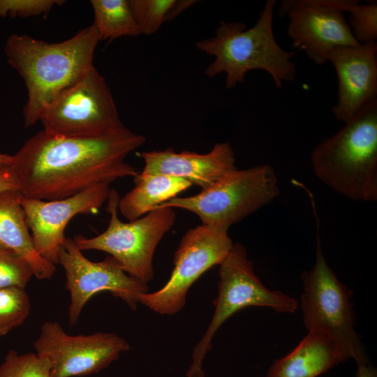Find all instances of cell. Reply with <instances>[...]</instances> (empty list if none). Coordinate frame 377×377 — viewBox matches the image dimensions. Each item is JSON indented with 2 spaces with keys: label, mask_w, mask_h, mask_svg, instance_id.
<instances>
[{
  "label": "cell",
  "mask_w": 377,
  "mask_h": 377,
  "mask_svg": "<svg viewBox=\"0 0 377 377\" xmlns=\"http://www.w3.org/2000/svg\"><path fill=\"white\" fill-rule=\"evenodd\" d=\"M11 162H12V156H10L6 154H0V163L11 164Z\"/></svg>",
  "instance_id": "30"
},
{
  "label": "cell",
  "mask_w": 377,
  "mask_h": 377,
  "mask_svg": "<svg viewBox=\"0 0 377 377\" xmlns=\"http://www.w3.org/2000/svg\"><path fill=\"white\" fill-rule=\"evenodd\" d=\"M35 353L50 364V377H75L93 374L108 367L129 343L114 333L71 335L56 321L41 325L34 342Z\"/></svg>",
  "instance_id": "12"
},
{
  "label": "cell",
  "mask_w": 377,
  "mask_h": 377,
  "mask_svg": "<svg viewBox=\"0 0 377 377\" xmlns=\"http://www.w3.org/2000/svg\"><path fill=\"white\" fill-rule=\"evenodd\" d=\"M302 320L308 332L320 333L335 345L343 359L357 365L368 362L364 346L355 328L351 291L328 265L317 235L316 261L301 274Z\"/></svg>",
  "instance_id": "5"
},
{
  "label": "cell",
  "mask_w": 377,
  "mask_h": 377,
  "mask_svg": "<svg viewBox=\"0 0 377 377\" xmlns=\"http://www.w3.org/2000/svg\"><path fill=\"white\" fill-rule=\"evenodd\" d=\"M90 2L94 13L93 24L101 40L142 34L129 0H91Z\"/></svg>",
  "instance_id": "20"
},
{
  "label": "cell",
  "mask_w": 377,
  "mask_h": 377,
  "mask_svg": "<svg viewBox=\"0 0 377 377\" xmlns=\"http://www.w3.org/2000/svg\"><path fill=\"white\" fill-rule=\"evenodd\" d=\"M197 1L193 0H183L176 1L171 7L170 10L168 13L165 18V21L171 20L176 17L179 14L183 12L186 8L193 5Z\"/></svg>",
  "instance_id": "28"
},
{
  "label": "cell",
  "mask_w": 377,
  "mask_h": 377,
  "mask_svg": "<svg viewBox=\"0 0 377 377\" xmlns=\"http://www.w3.org/2000/svg\"><path fill=\"white\" fill-rule=\"evenodd\" d=\"M145 163L141 176L154 175L180 178L205 188L229 172L237 169L234 151L228 142H217L207 154L172 147L142 152Z\"/></svg>",
  "instance_id": "16"
},
{
  "label": "cell",
  "mask_w": 377,
  "mask_h": 377,
  "mask_svg": "<svg viewBox=\"0 0 377 377\" xmlns=\"http://www.w3.org/2000/svg\"><path fill=\"white\" fill-rule=\"evenodd\" d=\"M50 364L35 353L10 350L0 365V377H50Z\"/></svg>",
  "instance_id": "22"
},
{
  "label": "cell",
  "mask_w": 377,
  "mask_h": 377,
  "mask_svg": "<svg viewBox=\"0 0 377 377\" xmlns=\"http://www.w3.org/2000/svg\"><path fill=\"white\" fill-rule=\"evenodd\" d=\"M357 377H377L376 369L369 362L357 365Z\"/></svg>",
  "instance_id": "29"
},
{
  "label": "cell",
  "mask_w": 377,
  "mask_h": 377,
  "mask_svg": "<svg viewBox=\"0 0 377 377\" xmlns=\"http://www.w3.org/2000/svg\"><path fill=\"white\" fill-rule=\"evenodd\" d=\"M130 6L142 34L157 32L165 22L175 0H130Z\"/></svg>",
  "instance_id": "23"
},
{
  "label": "cell",
  "mask_w": 377,
  "mask_h": 377,
  "mask_svg": "<svg viewBox=\"0 0 377 377\" xmlns=\"http://www.w3.org/2000/svg\"><path fill=\"white\" fill-rule=\"evenodd\" d=\"M20 191L0 193V246L14 252L30 265L38 279H50L54 274L55 265L42 258L36 251L20 205Z\"/></svg>",
  "instance_id": "17"
},
{
  "label": "cell",
  "mask_w": 377,
  "mask_h": 377,
  "mask_svg": "<svg viewBox=\"0 0 377 377\" xmlns=\"http://www.w3.org/2000/svg\"><path fill=\"white\" fill-rule=\"evenodd\" d=\"M135 187L119 198L118 209L128 220H136L153 209L189 188L192 184L183 179L154 175L133 177Z\"/></svg>",
  "instance_id": "19"
},
{
  "label": "cell",
  "mask_w": 377,
  "mask_h": 377,
  "mask_svg": "<svg viewBox=\"0 0 377 377\" xmlns=\"http://www.w3.org/2000/svg\"><path fill=\"white\" fill-rule=\"evenodd\" d=\"M228 229L206 224L188 229L175 253L174 268L167 283L156 292L140 295L139 302L161 315L182 310L191 286L229 253L233 242Z\"/></svg>",
  "instance_id": "10"
},
{
  "label": "cell",
  "mask_w": 377,
  "mask_h": 377,
  "mask_svg": "<svg viewBox=\"0 0 377 377\" xmlns=\"http://www.w3.org/2000/svg\"><path fill=\"white\" fill-rule=\"evenodd\" d=\"M353 0H285L279 16L288 18V35L292 47L304 50L310 60L322 65L338 46L360 45L343 14Z\"/></svg>",
  "instance_id": "13"
},
{
  "label": "cell",
  "mask_w": 377,
  "mask_h": 377,
  "mask_svg": "<svg viewBox=\"0 0 377 377\" xmlns=\"http://www.w3.org/2000/svg\"><path fill=\"white\" fill-rule=\"evenodd\" d=\"M100 40L94 24L59 43L17 34L8 37L4 47L7 61L19 73L27 89L23 110L26 127L40 121L52 101L94 66Z\"/></svg>",
  "instance_id": "2"
},
{
  "label": "cell",
  "mask_w": 377,
  "mask_h": 377,
  "mask_svg": "<svg viewBox=\"0 0 377 377\" xmlns=\"http://www.w3.org/2000/svg\"><path fill=\"white\" fill-rule=\"evenodd\" d=\"M40 121L48 133L75 138L99 136L125 127L105 78L94 66L52 101Z\"/></svg>",
  "instance_id": "9"
},
{
  "label": "cell",
  "mask_w": 377,
  "mask_h": 377,
  "mask_svg": "<svg viewBox=\"0 0 377 377\" xmlns=\"http://www.w3.org/2000/svg\"><path fill=\"white\" fill-rule=\"evenodd\" d=\"M119 195L110 189L106 211L110 219L105 231L94 237L78 235L74 241L81 251L98 250L113 257L129 276L147 284L154 278L153 256L163 237L172 227L174 208H156L132 221L118 217Z\"/></svg>",
  "instance_id": "8"
},
{
  "label": "cell",
  "mask_w": 377,
  "mask_h": 377,
  "mask_svg": "<svg viewBox=\"0 0 377 377\" xmlns=\"http://www.w3.org/2000/svg\"><path fill=\"white\" fill-rule=\"evenodd\" d=\"M348 26L359 44L376 42L377 38V3L361 4L355 1L348 11Z\"/></svg>",
  "instance_id": "24"
},
{
  "label": "cell",
  "mask_w": 377,
  "mask_h": 377,
  "mask_svg": "<svg viewBox=\"0 0 377 377\" xmlns=\"http://www.w3.org/2000/svg\"><path fill=\"white\" fill-rule=\"evenodd\" d=\"M278 179L269 165L237 168L188 197H175L156 208L172 207L195 214L202 224L229 228L279 195Z\"/></svg>",
  "instance_id": "6"
},
{
  "label": "cell",
  "mask_w": 377,
  "mask_h": 377,
  "mask_svg": "<svg viewBox=\"0 0 377 377\" xmlns=\"http://www.w3.org/2000/svg\"><path fill=\"white\" fill-rule=\"evenodd\" d=\"M10 190L20 191L17 179L10 164L0 163V193Z\"/></svg>",
  "instance_id": "27"
},
{
  "label": "cell",
  "mask_w": 377,
  "mask_h": 377,
  "mask_svg": "<svg viewBox=\"0 0 377 377\" xmlns=\"http://www.w3.org/2000/svg\"><path fill=\"white\" fill-rule=\"evenodd\" d=\"M219 265L214 313L204 336L193 349L192 363L186 377H205L202 364L207 352L212 349L215 333L238 311L259 306L271 308L279 313H294L298 307L295 298L264 286L254 272L253 262L248 258L246 249L242 244H233Z\"/></svg>",
  "instance_id": "7"
},
{
  "label": "cell",
  "mask_w": 377,
  "mask_h": 377,
  "mask_svg": "<svg viewBox=\"0 0 377 377\" xmlns=\"http://www.w3.org/2000/svg\"><path fill=\"white\" fill-rule=\"evenodd\" d=\"M275 0H267L255 24L246 29L241 22L221 21L214 36L195 43L200 51L214 57L205 71L213 77L226 74V87L234 88L245 82V75L262 70L272 77L277 88L295 80L297 70L292 57L295 52L284 50L273 33Z\"/></svg>",
  "instance_id": "3"
},
{
  "label": "cell",
  "mask_w": 377,
  "mask_h": 377,
  "mask_svg": "<svg viewBox=\"0 0 377 377\" xmlns=\"http://www.w3.org/2000/svg\"><path fill=\"white\" fill-rule=\"evenodd\" d=\"M344 361L328 337L308 332L293 350L272 363L266 377H316Z\"/></svg>",
  "instance_id": "18"
},
{
  "label": "cell",
  "mask_w": 377,
  "mask_h": 377,
  "mask_svg": "<svg viewBox=\"0 0 377 377\" xmlns=\"http://www.w3.org/2000/svg\"><path fill=\"white\" fill-rule=\"evenodd\" d=\"M110 183L96 184L77 194L59 200H43L22 196L20 205L37 253L58 264L67 224L77 214H96L107 201Z\"/></svg>",
  "instance_id": "14"
},
{
  "label": "cell",
  "mask_w": 377,
  "mask_h": 377,
  "mask_svg": "<svg viewBox=\"0 0 377 377\" xmlns=\"http://www.w3.org/2000/svg\"><path fill=\"white\" fill-rule=\"evenodd\" d=\"M145 142L126 126L89 138L66 137L42 130L12 156L10 166L22 196L43 200L66 198L96 184L138 171L126 157Z\"/></svg>",
  "instance_id": "1"
},
{
  "label": "cell",
  "mask_w": 377,
  "mask_h": 377,
  "mask_svg": "<svg viewBox=\"0 0 377 377\" xmlns=\"http://www.w3.org/2000/svg\"><path fill=\"white\" fill-rule=\"evenodd\" d=\"M316 177L350 200H377V101L363 108L311 155Z\"/></svg>",
  "instance_id": "4"
},
{
  "label": "cell",
  "mask_w": 377,
  "mask_h": 377,
  "mask_svg": "<svg viewBox=\"0 0 377 377\" xmlns=\"http://www.w3.org/2000/svg\"><path fill=\"white\" fill-rule=\"evenodd\" d=\"M58 264L65 272L66 288L70 294L68 317L71 325L77 323L84 305L100 292L111 293L132 310L137 308L139 295L148 293L147 284L127 274L113 257L91 261L71 238L66 237L63 242Z\"/></svg>",
  "instance_id": "11"
},
{
  "label": "cell",
  "mask_w": 377,
  "mask_h": 377,
  "mask_svg": "<svg viewBox=\"0 0 377 377\" xmlns=\"http://www.w3.org/2000/svg\"><path fill=\"white\" fill-rule=\"evenodd\" d=\"M33 276L29 264L24 258L0 246V288L25 289Z\"/></svg>",
  "instance_id": "25"
},
{
  "label": "cell",
  "mask_w": 377,
  "mask_h": 377,
  "mask_svg": "<svg viewBox=\"0 0 377 377\" xmlns=\"http://www.w3.org/2000/svg\"><path fill=\"white\" fill-rule=\"evenodd\" d=\"M58 0H0V17H30L48 13Z\"/></svg>",
  "instance_id": "26"
},
{
  "label": "cell",
  "mask_w": 377,
  "mask_h": 377,
  "mask_svg": "<svg viewBox=\"0 0 377 377\" xmlns=\"http://www.w3.org/2000/svg\"><path fill=\"white\" fill-rule=\"evenodd\" d=\"M327 57L338 77V101L332 112L346 124L377 101V43L338 46Z\"/></svg>",
  "instance_id": "15"
},
{
  "label": "cell",
  "mask_w": 377,
  "mask_h": 377,
  "mask_svg": "<svg viewBox=\"0 0 377 377\" xmlns=\"http://www.w3.org/2000/svg\"><path fill=\"white\" fill-rule=\"evenodd\" d=\"M30 310L31 302L25 289L0 288V337L21 325Z\"/></svg>",
  "instance_id": "21"
}]
</instances>
